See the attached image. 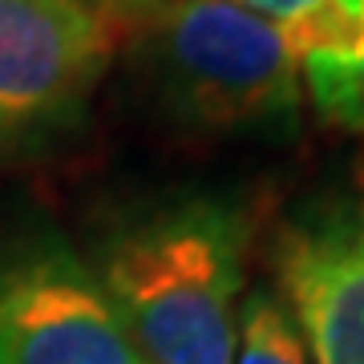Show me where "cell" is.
<instances>
[{
  "label": "cell",
  "instance_id": "cell-8",
  "mask_svg": "<svg viewBox=\"0 0 364 364\" xmlns=\"http://www.w3.org/2000/svg\"><path fill=\"white\" fill-rule=\"evenodd\" d=\"M90 4L105 9V13H117V9H130V13H146V9H154V4H162V0H90Z\"/></svg>",
  "mask_w": 364,
  "mask_h": 364
},
{
  "label": "cell",
  "instance_id": "cell-5",
  "mask_svg": "<svg viewBox=\"0 0 364 364\" xmlns=\"http://www.w3.org/2000/svg\"><path fill=\"white\" fill-rule=\"evenodd\" d=\"M114 57V13L90 0H0V142L65 122Z\"/></svg>",
  "mask_w": 364,
  "mask_h": 364
},
{
  "label": "cell",
  "instance_id": "cell-7",
  "mask_svg": "<svg viewBox=\"0 0 364 364\" xmlns=\"http://www.w3.org/2000/svg\"><path fill=\"white\" fill-rule=\"evenodd\" d=\"M364 13V0H348ZM304 85H308V97L316 102L320 117L340 126V130L364 134V49L356 61L340 69H308L299 73Z\"/></svg>",
  "mask_w": 364,
  "mask_h": 364
},
{
  "label": "cell",
  "instance_id": "cell-6",
  "mask_svg": "<svg viewBox=\"0 0 364 364\" xmlns=\"http://www.w3.org/2000/svg\"><path fill=\"white\" fill-rule=\"evenodd\" d=\"M231 364H312L296 320L275 287H251L243 296Z\"/></svg>",
  "mask_w": 364,
  "mask_h": 364
},
{
  "label": "cell",
  "instance_id": "cell-1",
  "mask_svg": "<svg viewBox=\"0 0 364 364\" xmlns=\"http://www.w3.org/2000/svg\"><path fill=\"white\" fill-rule=\"evenodd\" d=\"M247 251V210L186 191L126 215L93 272L146 364H231Z\"/></svg>",
  "mask_w": 364,
  "mask_h": 364
},
{
  "label": "cell",
  "instance_id": "cell-4",
  "mask_svg": "<svg viewBox=\"0 0 364 364\" xmlns=\"http://www.w3.org/2000/svg\"><path fill=\"white\" fill-rule=\"evenodd\" d=\"M275 291L312 364H364V186L299 203L272 243Z\"/></svg>",
  "mask_w": 364,
  "mask_h": 364
},
{
  "label": "cell",
  "instance_id": "cell-2",
  "mask_svg": "<svg viewBox=\"0 0 364 364\" xmlns=\"http://www.w3.org/2000/svg\"><path fill=\"white\" fill-rule=\"evenodd\" d=\"M146 65L162 102L203 130L296 126L304 77L275 21L235 0H162L146 9Z\"/></svg>",
  "mask_w": 364,
  "mask_h": 364
},
{
  "label": "cell",
  "instance_id": "cell-3",
  "mask_svg": "<svg viewBox=\"0 0 364 364\" xmlns=\"http://www.w3.org/2000/svg\"><path fill=\"white\" fill-rule=\"evenodd\" d=\"M0 364H146L114 299L57 235L0 243Z\"/></svg>",
  "mask_w": 364,
  "mask_h": 364
}]
</instances>
